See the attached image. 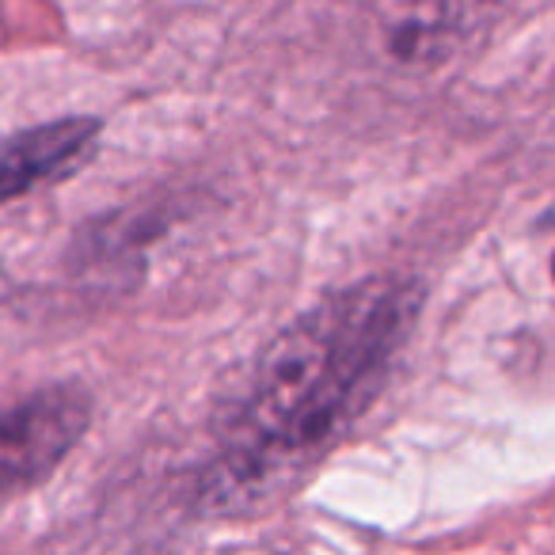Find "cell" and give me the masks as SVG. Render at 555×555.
<instances>
[{"mask_svg":"<svg viewBox=\"0 0 555 555\" xmlns=\"http://www.w3.org/2000/svg\"><path fill=\"white\" fill-rule=\"evenodd\" d=\"M423 309L403 278H365L305 309L259 350L221 434L224 491L317 461L377 400Z\"/></svg>","mask_w":555,"mask_h":555,"instance_id":"6da1fadb","label":"cell"},{"mask_svg":"<svg viewBox=\"0 0 555 555\" xmlns=\"http://www.w3.org/2000/svg\"><path fill=\"white\" fill-rule=\"evenodd\" d=\"M92 423L85 385H50L0 408V509L50 476Z\"/></svg>","mask_w":555,"mask_h":555,"instance_id":"7a4b0ae2","label":"cell"},{"mask_svg":"<svg viewBox=\"0 0 555 555\" xmlns=\"http://www.w3.org/2000/svg\"><path fill=\"white\" fill-rule=\"evenodd\" d=\"M103 133L100 118L73 115L31 126L0 141V206L50 179H65L92 156Z\"/></svg>","mask_w":555,"mask_h":555,"instance_id":"3957f363","label":"cell"},{"mask_svg":"<svg viewBox=\"0 0 555 555\" xmlns=\"http://www.w3.org/2000/svg\"><path fill=\"white\" fill-rule=\"evenodd\" d=\"M552 278H555V259H552Z\"/></svg>","mask_w":555,"mask_h":555,"instance_id":"277c9868","label":"cell"}]
</instances>
